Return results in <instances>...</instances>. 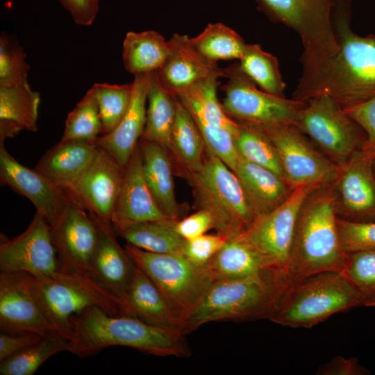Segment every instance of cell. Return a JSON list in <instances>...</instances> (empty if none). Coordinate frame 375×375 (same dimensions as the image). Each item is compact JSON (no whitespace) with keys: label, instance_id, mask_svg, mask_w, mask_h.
Returning a JSON list of instances; mask_svg holds the SVG:
<instances>
[{"label":"cell","instance_id":"cell-1","mask_svg":"<svg viewBox=\"0 0 375 375\" xmlns=\"http://www.w3.org/2000/svg\"><path fill=\"white\" fill-rule=\"evenodd\" d=\"M69 352L79 358L113 346L126 347L156 356L187 357L190 350L180 328L149 324L126 315H112L88 308L72 319Z\"/></svg>","mask_w":375,"mask_h":375},{"label":"cell","instance_id":"cell-2","mask_svg":"<svg viewBox=\"0 0 375 375\" xmlns=\"http://www.w3.org/2000/svg\"><path fill=\"white\" fill-rule=\"evenodd\" d=\"M334 183L312 190L298 214L285 278L288 285L324 272H341L347 253L338 226Z\"/></svg>","mask_w":375,"mask_h":375},{"label":"cell","instance_id":"cell-3","mask_svg":"<svg viewBox=\"0 0 375 375\" xmlns=\"http://www.w3.org/2000/svg\"><path fill=\"white\" fill-rule=\"evenodd\" d=\"M272 20L301 38L303 51L301 81L311 78L340 49L338 29L351 22L350 0H256Z\"/></svg>","mask_w":375,"mask_h":375},{"label":"cell","instance_id":"cell-4","mask_svg":"<svg viewBox=\"0 0 375 375\" xmlns=\"http://www.w3.org/2000/svg\"><path fill=\"white\" fill-rule=\"evenodd\" d=\"M350 23L338 31L340 49L306 83L297 85L293 99L306 101L325 94L343 109L375 96V35L360 36Z\"/></svg>","mask_w":375,"mask_h":375},{"label":"cell","instance_id":"cell-5","mask_svg":"<svg viewBox=\"0 0 375 375\" xmlns=\"http://www.w3.org/2000/svg\"><path fill=\"white\" fill-rule=\"evenodd\" d=\"M287 286L285 276L272 269L244 278L214 281L181 331L185 335L212 322L269 320Z\"/></svg>","mask_w":375,"mask_h":375},{"label":"cell","instance_id":"cell-6","mask_svg":"<svg viewBox=\"0 0 375 375\" xmlns=\"http://www.w3.org/2000/svg\"><path fill=\"white\" fill-rule=\"evenodd\" d=\"M360 306L361 298L342 272H324L288 285L269 320L282 326L310 328Z\"/></svg>","mask_w":375,"mask_h":375},{"label":"cell","instance_id":"cell-7","mask_svg":"<svg viewBox=\"0 0 375 375\" xmlns=\"http://www.w3.org/2000/svg\"><path fill=\"white\" fill-rule=\"evenodd\" d=\"M188 178L199 209L211 214L217 233L237 237L258 218L240 179L219 158L209 155L202 168Z\"/></svg>","mask_w":375,"mask_h":375},{"label":"cell","instance_id":"cell-8","mask_svg":"<svg viewBox=\"0 0 375 375\" xmlns=\"http://www.w3.org/2000/svg\"><path fill=\"white\" fill-rule=\"evenodd\" d=\"M35 290L48 320L68 338L73 317L88 308L97 306L110 315H121L120 299L89 273L60 267L45 279L35 278Z\"/></svg>","mask_w":375,"mask_h":375},{"label":"cell","instance_id":"cell-9","mask_svg":"<svg viewBox=\"0 0 375 375\" xmlns=\"http://www.w3.org/2000/svg\"><path fill=\"white\" fill-rule=\"evenodd\" d=\"M135 265L157 285L181 322V326L213 283L208 266H198L182 253H156L126 243Z\"/></svg>","mask_w":375,"mask_h":375},{"label":"cell","instance_id":"cell-10","mask_svg":"<svg viewBox=\"0 0 375 375\" xmlns=\"http://www.w3.org/2000/svg\"><path fill=\"white\" fill-rule=\"evenodd\" d=\"M306 102L296 126L329 159L343 165L363 147L364 131L327 94L315 96Z\"/></svg>","mask_w":375,"mask_h":375},{"label":"cell","instance_id":"cell-11","mask_svg":"<svg viewBox=\"0 0 375 375\" xmlns=\"http://www.w3.org/2000/svg\"><path fill=\"white\" fill-rule=\"evenodd\" d=\"M228 78L222 90L225 113L238 122L259 126L297 125L306 101L280 97L259 90L256 84L233 65L224 69Z\"/></svg>","mask_w":375,"mask_h":375},{"label":"cell","instance_id":"cell-12","mask_svg":"<svg viewBox=\"0 0 375 375\" xmlns=\"http://www.w3.org/2000/svg\"><path fill=\"white\" fill-rule=\"evenodd\" d=\"M257 126L274 145L285 176L295 188L335 183L341 167L315 149L296 126Z\"/></svg>","mask_w":375,"mask_h":375},{"label":"cell","instance_id":"cell-13","mask_svg":"<svg viewBox=\"0 0 375 375\" xmlns=\"http://www.w3.org/2000/svg\"><path fill=\"white\" fill-rule=\"evenodd\" d=\"M316 188H296L284 202L258 217L241 234L262 255L269 269L285 277L299 210L308 195Z\"/></svg>","mask_w":375,"mask_h":375},{"label":"cell","instance_id":"cell-14","mask_svg":"<svg viewBox=\"0 0 375 375\" xmlns=\"http://www.w3.org/2000/svg\"><path fill=\"white\" fill-rule=\"evenodd\" d=\"M51 226L39 212L20 235L0 237L1 272H26L41 281L53 274L60 267Z\"/></svg>","mask_w":375,"mask_h":375},{"label":"cell","instance_id":"cell-15","mask_svg":"<svg viewBox=\"0 0 375 375\" xmlns=\"http://www.w3.org/2000/svg\"><path fill=\"white\" fill-rule=\"evenodd\" d=\"M0 328L12 334L67 338L43 312L35 294V278L22 272L0 273Z\"/></svg>","mask_w":375,"mask_h":375},{"label":"cell","instance_id":"cell-16","mask_svg":"<svg viewBox=\"0 0 375 375\" xmlns=\"http://www.w3.org/2000/svg\"><path fill=\"white\" fill-rule=\"evenodd\" d=\"M50 226L60 267L90 274L99 240L92 215L65 194L62 208Z\"/></svg>","mask_w":375,"mask_h":375},{"label":"cell","instance_id":"cell-17","mask_svg":"<svg viewBox=\"0 0 375 375\" xmlns=\"http://www.w3.org/2000/svg\"><path fill=\"white\" fill-rule=\"evenodd\" d=\"M124 169L111 154L98 147L88 166L63 191L89 212L111 223Z\"/></svg>","mask_w":375,"mask_h":375},{"label":"cell","instance_id":"cell-18","mask_svg":"<svg viewBox=\"0 0 375 375\" xmlns=\"http://www.w3.org/2000/svg\"><path fill=\"white\" fill-rule=\"evenodd\" d=\"M375 154L362 148L341 167L334 183L338 215L354 222L375 221Z\"/></svg>","mask_w":375,"mask_h":375},{"label":"cell","instance_id":"cell-19","mask_svg":"<svg viewBox=\"0 0 375 375\" xmlns=\"http://www.w3.org/2000/svg\"><path fill=\"white\" fill-rule=\"evenodd\" d=\"M166 220L172 219L161 210L146 182L138 143L124 169L112 217V227L117 235L135 224Z\"/></svg>","mask_w":375,"mask_h":375},{"label":"cell","instance_id":"cell-20","mask_svg":"<svg viewBox=\"0 0 375 375\" xmlns=\"http://www.w3.org/2000/svg\"><path fill=\"white\" fill-rule=\"evenodd\" d=\"M0 140L1 185L10 187L26 197L40 213L52 224L59 215L65 199V192L53 186L37 170L29 169L14 158Z\"/></svg>","mask_w":375,"mask_h":375},{"label":"cell","instance_id":"cell-21","mask_svg":"<svg viewBox=\"0 0 375 375\" xmlns=\"http://www.w3.org/2000/svg\"><path fill=\"white\" fill-rule=\"evenodd\" d=\"M168 43L169 54L156 72L164 88L174 96L214 74L225 76L224 69L218 67L217 62L201 55L188 35L174 33Z\"/></svg>","mask_w":375,"mask_h":375},{"label":"cell","instance_id":"cell-22","mask_svg":"<svg viewBox=\"0 0 375 375\" xmlns=\"http://www.w3.org/2000/svg\"><path fill=\"white\" fill-rule=\"evenodd\" d=\"M151 73L136 74L132 97L124 117L110 133L100 135L98 147L111 154L125 168L143 134L146 122V103Z\"/></svg>","mask_w":375,"mask_h":375},{"label":"cell","instance_id":"cell-23","mask_svg":"<svg viewBox=\"0 0 375 375\" xmlns=\"http://www.w3.org/2000/svg\"><path fill=\"white\" fill-rule=\"evenodd\" d=\"M92 215L99 227V240L90 274L107 290L120 299L133 277L136 265L126 249L118 243L112 224Z\"/></svg>","mask_w":375,"mask_h":375},{"label":"cell","instance_id":"cell-24","mask_svg":"<svg viewBox=\"0 0 375 375\" xmlns=\"http://www.w3.org/2000/svg\"><path fill=\"white\" fill-rule=\"evenodd\" d=\"M120 315L131 316L151 324L180 328L181 322L153 281L136 266L133 277L119 299Z\"/></svg>","mask_w":375,"mask_h":375},{"label":"cell","instance_id":"cell-25","mask_svg":"<svg viewBox=\"0 0 375 375\" xmlns=\"http://www.w3.org/2000/svg\"><path fill=\"white\" fill-rule=\"evenodd\" d=\"M97 148L96 142L60 140L42 156L35 169L63 190L85 169Z\"/></svg>","mask_w":375,"mask_h":375},{"label":"cell","instance_id":"cell-26","mask_svg":"<svg viewBox=\"0 0 375 375\" xmlns=\"http://www.w3.org/2000/svg\"><path fill=\"white\" fill-rule=\"evenodd\" d=\"M146 182L161 210L170 219H181L182 209L174 190L173 166L169 151L162 145L140 140Z\"/></svg>","mask_w":375,"mask_h":375},{"label":"cell","instance_id":"cell-27","mask_svg":"<svg viewBox=\"0 0 375 375\" xmlns=\"http://www.w3.org/2000/svg\"><path fill=\"white\" fill-rule=\"evenodd\" d=\"M235 173L258 217L284 202L295 188L272 171L239 158Z\"/></svg>","mask_w":375,"mask_h":375},{"label":"cell","instance_id":"cell-28","mask_svg":"<svg viewBox=\"0 0 375 375\" xmlns=\"http://www.w3.org/2000/svg\"><path fill=\"white\" fill-rule=\"evenodd\" d=\"M39 92L28 83L0 88V139L12 138L22 130L38 131Z\"/></svg>","mask_w":375,"mask_h":375},{"label":"cell","instance_id":"cell-29","mask_svg":"<svg viewBox=\"0 0 375 375\" xmlns=\"http://www.w3.org/2000/svg\"><path fill=\"white\" fill-rule=\"evenodd\" d=\"M207 266L215 281L244 278L271 269L262 255L241 235L228 238Z\"/></svg>","mask_w":375,"mask_h":375},{"label":"cell","instance_id":"cell-30","mask_svg":"<svg viewBox=\"0 0 375 375\" xmlns=\"http://www.w3.org/2000/svg\"><path fill=\"white\" fill-rule=\"evenodd\" d=\"M217 74L208 77L180 93L176 97L189 110L197 124L226 129L235 136L239 124L228 116L217 99L219 78Z\"/></svg>","mask_w":375,"mask_h":375},{"label":"cell","instance_id":"cell-31","mask_svg":"<svg viewBox=\"0 0 375 375\" xmlns=\"http://www.w3.org/2000/svg\"><path fill=\"white\" fill-rule=\"evenodd\" d=\"M205 148L203 138L196 122L177 98L176 118L168 151L187 173L188 177L202 168Z\"/></svg>","mask_w":375,"mask_h":375},{"label":"cell","instance_id":"cell-32","mask_svg":"<svg viewBox=\"0 0 375 375\" xmlns=\"http://www.w3.org/2000/svg\"><path fill=\"white\" fill-rule=\"evenodd\" d=\"M177 97L160 83L157 72H151L147 93L146 122L140 140L158 143L167 150L176 112Z\"/></svg>","mask_w":375,"mask_h":375},{"label":"cell","instance_id":"cell-33","mask_svg":"<svg viewBox=\"0 0 375 375\" xmlns=\"http://www.w3.org/2000/svg\"><path fill=\"white\" fill-rule=\"evenodd\" d=\"M169 43L155 31H129L123 42L122 60L126 69L134 74L158 71L169 54Z\"/></svg>","mask_w":375,"mask_h":375},{"label":"cell","instance_id":"cell-34","mask_svg":"<svg viewBox=\"0 0 375 375\" xmlns=\"http://www.w3.org/2000/svg\"><path fill=\"white\" fill-rule=\"evenodd\" d=\"M174 220L144 222L117 234L138 248L156 253H181L185 242L174 228Z\"/></svg>","mask_w":375,"mask_h":375},{"label":"cell","instance_id":"cell-35","mask_svg":"<svg viewBox=\"0 0 375 375\" xmlns=\"http://www.w3.org/2000/svg\"><path fill=\"white\" fill-rule=\"evenodd\" d=\"M236 122L239 131L235 136V145L239 157L286 179L277 151L266 133L254 124Z\"/></svg>","mask_w":375,"mask_h":375},{"label":"cell","instance_id":"cell-36","mask_svg":"<svg viewBox=\"0 0 375 375\" xmlns=\"http://www.w3.org/2000/svg\"><path fill=\"white\" fill-rule=\"evenodd\" d=\"M239 69L264 92L285 97V83L279 71L277 58L262 50L259 44H247Z\"/></svg>","mask_w":375,"mask_h":375},{"label":"cell","instance_id":"cell-37","mask_svg":"<svg viewBox=\"0 0 375 375\" xmlns=\"http://www.w3.org/2000/svg\"><path fill=\"white\" fill-rule=\"evenodd\" d=\"M192 46L206 58L217 62L242 57L247 44L233 29L222 23L209 24L194 38Z\"/></svg>","mask_w":375,"mask_h":375},{"label":"cell","instance_id":"cell-38","mask_svg":"<svg viewBox=\"0 0 375 375\" xmlns=\"http://www.w3.org/2000/svg\"><path fill=\"white\" fill-rule=\"evenodd\" d=\"M70 340L64 336L44 338L38 343L0 362L1 375H32L49 358L69 351Z\"/></svg>","mask_w":375,"mask_h":375},{"label":"cell","instance_id":"cell-39","mask_svg":"<svg viewBox=\"0 0 375 375\" xmlns=\"http://www.w3.org/2000/svg\"><path fill=\"white\" fill-rule=\"evenodd\" d=\"M101 132L98 103L92 86L68 114L61 140L96 142Z\"/></svg>","mask_w":375,"mask_h":375},{"label":"cell","instance_id":"cell-40","mask_svg":"<svg viewBox=\"0 0 375 375\" xmlns=\"http://www.w3.org/2000/svg\"><path fill=\"white\" fill-rule=\"evenodd\" d=\"M341 272L359 294L363 306L375 307V249L347 253Z\"/></svg>","mask_w":375,"mask_h":375},{"label":"cell","instance_id":"cell-41","mask_svg":"<svg viewBox=\"0 0 375 375\" xmlns=\"http://www.w3.org/2000/svg\"><path fill=\"white\" fill-rule=\"evenodd\" d=\"M96 94L101 122L102 135L112 131L126 114L132 97L133 83L112 85L95 83Z\"/></svg>","mask_w":375,"mask_h":375},{"label":"cell","instance_id":"cell-42","mask_svg":"<svg viewBox=\"0 0 375 375\" xmlns=\"http://www.w3.org/2000/svg\"><path fill=\"white\" fill-rule=\"evenodd\" d=\"M30 65L26 54L15 35H0V88H10L27 82Z\"/></svg>","mask_w":375,"mask_h":375},{"label":"cell","instance_id":"cell-43","mask_svg":"<svg viewBox=\"0 0 375 375\" xmlns=\"http://www.w3.org/2000/svg\"><path fill=\"white\" fill-rule=\"evenodd\" d=\"M338 226L346 253L375 249V221L354 222L338 217Z\"/></svg>","mask_w":375,"mask_h":375},{"label":"cell","instance_id":"cell-44","mask_svg":"<svg viewBox=\"0 0 375 375\" xmlns=\"http://www.w3.org/2000/svg\"><path fill=\"white\" fill-rule=\"evenodd\" d=\"M222 234H203L185 240L182 254L191 262L198 266H207L228 240Z\"/></svg>","mask_w":375,"mask_h":375},{"label":"cell","instance_id":"cell-45","mask_svg":"<svg viewBox=\"0 0 375 375\" xmlns=\"http://www.w3.org/2000/svg\"><path fill=\"white\" fill-rule=\"evenodd\" d=\"M344 110L364 131L366 140L362 148L375 154V96Z\"/></svg>","mask_w":375,"mask_h":375},{"label":"cell","instance_id":"cell-46","mask_svg":"<svg viewBox=\"0 0 375 375\" xmlns=\"http://www.w3.org/2000/svg\"><path fill=\"white\" fill-rule=\"evenodd\" d=\"M175 231L185 240H190L205 234L215 228L214 219L211 214L199 209L190 216L173 222Z\"/></svg>","mask_w":375,"mask_h":375},{"label":"cell","instance_id":"cell-47","mask_svg":"<svg viewBox=\"0 0 375 375\" xmlns=\"http://www.w3.org/2000/svg\"><path fill=\"white\" fill-rule=\"evenodd\" d=\"M44 338L35 333H0V362L40 342Z\"/></svg>","mask_w":375,"mask_h":375},{"label":"cell","instance_id":"cell-48","mask_svg":"<svg viewBox=\"0 0 375 375\" xmlns=\"http://www.w3.org/2000/svg\"><path fill=\"white\" fill-rule=\"evenodd\" d=\"M71 15L75 23L92 25L98 13L100 0H56Z\"/></svg>","mask_w":375,"mask_h":375},{"label":"cell","instance_id":"cell-49","mask_svg":"<svg viewBox=\"0 0 375 375\" xmlns=\"http://www.w3.org/2000/svg\"><path fill=\"white\" fill-rule=\"evenodd\" d=\"M318 375H367L370 372L362 366L356 358L337 356L318 369Z\"/></svg>","mask_w":375,"mask_h":375},{"label":"cell","instance_id":"cell-50","mask_svg":"<svg viewBox=\"0 0 375 375\" xmlns=\"http://www.w3.org/2000/svg\"><path fill=\"white\" fill-rule=\"evenodd\" d=\"M374 170H375V158H374Z\"/></svg>","mask_w":375,"mask_h":375}]
</instances>
